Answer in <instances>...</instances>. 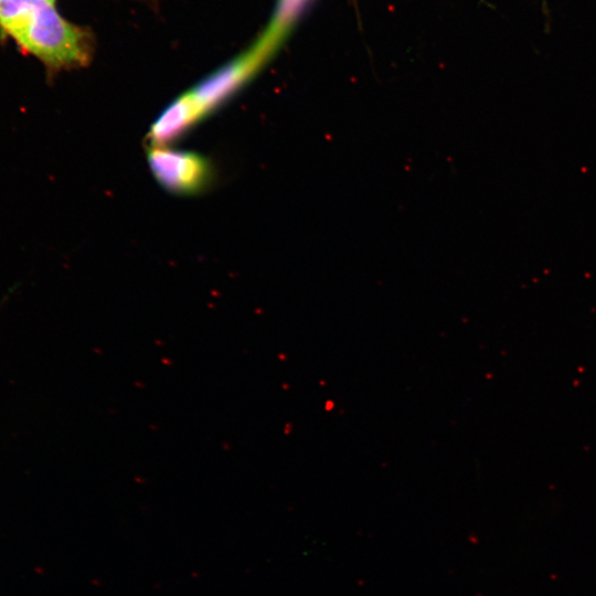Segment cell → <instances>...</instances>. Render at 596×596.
Wrapping results in <instances>:
<instances>
[{
    "mask_svg": "<svg viewBox=\"0 0 596 596\" xmlns=\"http://www.w3.org/2000/svg\"><path fill=\"white\" fill-rule=\"evenodd\" d=\"M309 0H281L278 13L276 17L273 33L279 39V35L285 32L287 26L294 21V19L300 13Z\"/></svg>",
    "mask_w": 596,
    "mask_h": 596,
    "instance_id": "3957f363",
    "label": "cell"
},
{
    "mask_svg": "<svg viewBox=\"0 0 596 596\" xmlns=\"http://www.w3.org/2000/svg\"><path fill=\"white\" fill-rule=\"evenodd\" d=\"M147 161L156 181L174 194H198L213 180L212 164L204 156L168 143H150Z\"/></svg>",
    "mask_w": 596,
    "mask_h": 596,
    "instance_id": "7a4b0ae2",
    "label": "cell"
},
{
    "mask_svg": "<svg viewBox=\"0 0 596 596\" xmlns=\"http://www.w3.org/2000/svg\"><path fill=\"white\" fill-rule=\"evenodd\" d=\"M53 2H55V0H52Z\"/></svg>",
    "mask_w": 596,
    "mask_h": 596,
    "instance_id": "277c9868",
    "label": "cell"
},
{
    "mask_svg": "<svg viewBox=\"0 0 596 596\" xmlns=\"http://www.w3.org/2000/svg\"><path fill=\"white\" fill-rule=\"evenodd\" d=\"M52 0H0V33L50 73L86 66L93 34L64 19Z\"/></svg>",
    "mask_w": 596,
    "mask_h": 596,
    "instance_id": "6da1fadb",
    "label": "cell"
}]
</instances>
